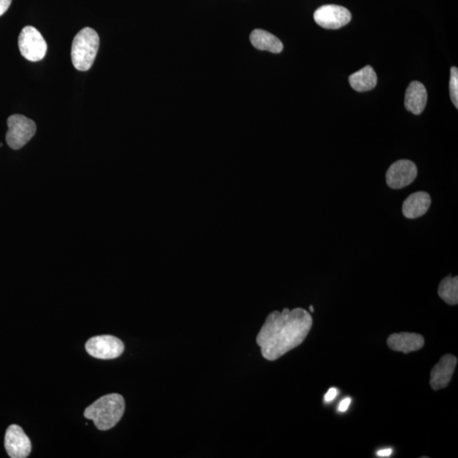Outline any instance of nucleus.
Instances as JSON below:
<instances>
[{
	"mask_svg": "<svg viewBox=\"0 0 458 458\" xmlns=\"http://www.w3.org/2000/svg\"><path fill=\"white\" fill-rule=\"evenodd\" d=\"M428 94L423 83L414 81L408 86L405 95V107L414 115L421 114L425 110Z\"/></svg>",
	"mask_w": 458,
	"mask_h": 458,
	"instance_id": "ddd939ff",
	"label": "nucleus"
},
{
	"mask_svg": "<svg viewBox=\"0 0 458 458\" xmlns=\"http://www.w3.org/2000/svg\"><path fill=\"white\" fill-rule=\"evenodd\" d=\"M0 147H2V143H0Z\"/></svg>",
	"mask_w": 458,
	"mask_h": 458,
	"instance_id": "5701e85b",
	"label": "nucleus"
},
{
	"mask_svg": "<svg viewBox=\"0 0 458 458\" xmlns=\"http://www.w3.org/2000/svg\"><path fill=\"white\" fill-rule=\"evenodd\" d=\"M313 326V318L302 308L275 311L267 319L256 336L261 355L275 361L303 343Z\"/></svg>",
	"mask_w": 458,
	"mask_h": 458,
	"instance_id": "f257e3e1",
	"label": "nucleus"
},
{
	"mask_svg": "<svg viewBox=\"0 0 458 458\" xmlns=\"http://www.w3.org/2000/svg\"><path fill=\"white\" fill-rule=\"evenodd\" d=\"M18 46L22 56L32 63L43 60L48 49L47 43L40 31L32 26H26L22 30Z\"/></svg>",
	"mask_w": 458,
	"mask_h": 458,
	"instance_id": "39448f33",
	"label": "nucleus"
},
{
	"mask_svg": "<svg viewBox=\"0 0 458 458\" xmlns=\"http://www.w3.org/2000/svg\"><path fill=\"white\" fill-rule=\"evenodd\" d=\"M13 0H0V17L9 9Z\"/></svg>",
	"mask_w": 458,
	"mask_h": 458,
	"instance_id": "6ab92c4d",
	"label": "nucleus"
},
{
	"mask_svg": "<svg viewBox=\"0 0 458 458\" xmlns=\"http://www.w3.org/2000/svg\"><path fill=\"white\" fill-rule=\"evenodd\" d=\"M430 205V195L427 192H416L403 202L402 213L408 219L421 218L429 211Z\"/></svg>",
	"mask_w": 458,
	"mask_h": 458,
	"instance_id": "f8f14e48",
	"label": "nucleus"
},
{
	"mask_svg": "<svg viewBox=\"0 0 458 458\" xmlns=\"http://www.w3.org/2000/svg\"><path fill=\"white\" fill-rule=\"evenodd\" d=\"M418 175L417 165L409 160H400L392 164L386 172L388 186L400 190L413 182Z\"/></svg>",
	"mask_w": 458,
	"mask_h": 458,
	"instance_id": "6e6552de",
	"label": "nucleus"
},
{
	"mask_svg": "<svg viewBox=\"0 0 458 458\" xmlns=\"http://www.w3.org/2000/svg\"><path fill=\"white\" fill-rule=\"evenodd\" d=\"M337 394H338L337 389L336 388L329 389V391L327 392V394L325 395V401L326 402H329L331 401H333V400L336 398Z\"/></svg>",
	"mask_w": 458,
	"mask_h": 458,
	"instance_id": "a211bd4d",
	"label": "nucleus"
},
{
	"mask_svg": "<svg viewBox=\"0 0 458 458\" xmlns=\"http://www.w3.org/2000/svg\"><path fill=\"white\" fill-rule=\"evenodd\" d=\"M6 143L13 149H20L35 136L36 123L25 115L15 114L7 120Z\"/></svg>",
	"mask_w": 458,
	"mask_h": 458,
	"instance_id": "20e7f679",
	"label": "nucleus"
},
{
	"mask_svg": "<svg viewBox=\"0 0 458 458\" xmlns=\"http://www.w3.org/2000/svg\"><path fill=\"white\" fill-rule=\"evenodd\" d=\"M457 363V358L451 354L442 357L430 373V386L434 391L441 390L451 382Z\"/></svg>",
	"mask_w": 458,
	"mask_h": 458,
	"instance_id": "9d476101",
	"label": "nucleus"
},
{
	"mask_svg": "<svg viewBox=\"0 0 458 458\" xmlns=\"http://www.w3.org/2000/svg\"><path fill=\"white\" fill-rule=\"evenodd\" d=\"M450 95L455 107L458 108V69L453 67L451 69V79H450Z\"/></svg>",
	"mask_w": 458,
	"mask_h": 458,
	"instance_id": "f3484780",
	"label": "nucleus"
},
{
	"mask_svg": "<svg viewBox=\"0 0 458 458\" xmlns=\"http://www.w3.org/2000/svg\"><path fill=\"white\" fill-rule=\"evenodd\" d=\"M5 446L11 458H26L32 451L30 439L20 426L15 425H10L6 431Z\"/></svg>",
	"mask_w": 458,
	"mask_h": 458,
	"instance_id": "1a4fd4ad",
	"label": "nucleus"
},
{
	"mask_svg": "<svg viewBox=\"0 0 458 458\" xmlns=\"http://www.w3.org/2000/svg\"><path fill=\"white\" fill-rule=\"evenodd\" d=\"M310 311H311V313H313V311H314V308H313V306H310Z\"/></svg>",
	"mask_w": 458,
	"mask_h": 458,
	"instance_id": "4be33fe9",
	"label": "nucleus"
},
{
	"mask_svg": "<svg viewBox=\"0 0 458 458\" xmlns=\"http://www.w3.org/2000/svg\"><path fill=\"white\" fill-rule=\"evenodd\" d=\"M438 295L449 305L455 306L458 303V278L457 276L445 277L441 280L438 288Z\"/></svg>",
	"mask_w": 458,
	"mask_h": 458,
	"instance_id": "dca6fc26",
	"label": "nucleus"
},
{
	"mask_svg": "<svg viewBox=\"0 0 458 458\" xmlns=\"http://www.w3.org/2000/svg\"><path fill=\"white\" fill-rule=\"evenodd\" d=\"M99 47V37L93 28H85L76 34L71 51L72 64L76 70H90L97 56Z\"/></svg>",
	"mask_w": 458,
	"mask_h": 458,
	"instance_id": "7ed1b4c3",
	"label": "nucleus"
},
{
	"mask_svg": "<svg viewBox=\"0 0 458 458\" xmlns=\"http://www.w3.org/2000/svg\"><path fill=\"white\" fill-rule=\"evenodd\" d=\"M392 452H393V451H392V449L391 448L383 449L380 450V451L377 453V455L380 457H391Z\"/></svg>",
	"mask_w": 458,
	"mask_h": 458,
	"instance_id": "412c9836",
	"label": "nucleus"
},
{
	"mask_svg": "<svg viewBox=\"0 0 458 458\" xmlns=\"http://www.w3.org/2000/svg\"><path fill=\"white\" fill-rule=\"evenodd\" d=\"M124 411V398L119 394H110L102 396L88 407L84 411V417L94 421L98 430H108L117 425Z\"/></svg>",
	"mask_w": 458,
	"mask_h": 458,
	"instance_id": "f03ea898",
	"label": "nucleus"
},
{
	"mask_svg": "<svg viewBox=\"0 0 458 458\" xmlns=\"http://www.w3.org/2000/svg\"><path fill=\"white\" fill-rule=\"evenodd\" d=\"M387 344L395 352L407 354L422 349L425 345V338L415 333L393 334L388 338Z\"/></svg>",
	"mask_w": 458,
	"mask_h": 458,
	"instance_id": "9b49d317",
	"label": "nucleus"
},
{
	"mask_svg": "<svg viewBox=\"0 0 458 458\" xmlns=\"http://www.w3.org/2000/svg\"><path fill=\"white\" fill-rule=\"evenodd\" d=\"M349 82L353 90L357 92H367L376 87L378 78L373 67L367 65L350 76Z\"/></svg>",
	"mask_w": 458,
	"mask_h": 458,
	"instance_id": "2eb2a0df",
	"label": "nucleus"
},
{
	"mask_svg": "<svg viewBox=\"0 0 458 458\" xmlns=\"http://www.w3.org/2000/svg\"><path fill=\"white\" fill-rule=\"evenodd\" d=\"M314 20L323 28L336 30L347 25L352 14L343 6H323L315 11Z\"/></svg>",
	"mask_w": 458,
	"mask_h": 458,
	"instance_id": "0eeeda50",
	"label": "nucleus"
},
{
	"mask_svg": "<svg viewBox=\"0 0 458 458\" xmlns=\"http://www.w3.org/2000/svg\"><path fill=\"white\" fill-rule=\"evenodd\" d=\"M85 348L87 352L93 357L110 360L122 355L124 352V344L117 337L101 336L88 340Z\"/></svg>",
	"mask_w": 458,
	"mask_h": 458,
	"instance_id": "423d86ee",
	"label": "nucleus"
},
{
	"mask_svg": "<svg viewBox=\"0 0 458 458\" xmlns=\"http://www.w3.org/2000/svg\"><path fill=\"white\" fill-rule=\"evenodd\" d=\"M352 402V399L351 398H345L340 403V405H338V411H341V413H345V411H347L348 407L350 405H351Z\"/></svg>",
	"mask_w": 458,
	"mask_h": 458,
	"instance_id": "aec40b11",
	"label": "nucleus"
},
{
	"mask_svg": "<svg viewBox=\"0 0 458 458\" xmlns=\"http://www.w3.org/2000/svg\"><path fill=\"white\" fill-rule=\"evenodd\" d=\"M251 42L254 47L259 51H269L273 54L282 52L284 45L278 38L273 34L261 29L254 30L251 34Z\"/></svg>",
	"mask_w": 458,
	"mask_h": 458,
	"instance_id": "4468645a",
	"label": "nucleus"
}]
</instances>
